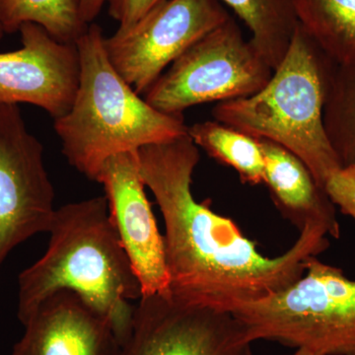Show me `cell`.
<instances>
[{"instance_id":"6da1fadb","label":"cell","mask_w":355,"mask_h":355,"mask_svg":"<svg viewBox=\"0 0 355 355\" xmlns=\"http://www.w3.org/2000/svg\"><path fill=\"white\" fill-rule=\"evenodd\" d=\"M137 158L164 219L170 292L178 298L227 311L291 286L310 258L330 247L326 230L310 223L284 254L263 256L232 219L196 200L191 183L200 155L189 133L141 147Z\"/></svg>"},{"instance_id":"7a4b0ae2","label":"cell","mask_w":355,"mask_h":355,"mask_svg":"<svg viewBox=\"0 0 355 355\" xmlns=\"http://www.w3.org/2000/svg\"><path fill=\"white\" fill-rule=\"evenodd\" d=\"M48 249L18 279L17 317L24 326L44 299L60 291L78 294L106 317L121 347L132 334L141 286L109 214L105 196L55 209Z\"/></svg>"},{"instance_id":"3957f363","label":"cell","mask_w":355,"mask_h":355,"mask_svg":"<svg viewBox=\"0 0 355 355\" xmlns=\"http://www.w3.org/2000/svg\"><path fill=\"white\" fill-rule=\"evenodd\" d=\"M104 40L102 28L92 23L76 42L78 88L69 111L53 123L69 164L94 182L113 156L188 133L183 114L158 111L125 83Z\"/></svg>"},{"instance_id":"277c9868","label":"cell","mask_w":355,"mask_h":355,"mask_svg":"<svg viewBox=\"0 0 355 355\" xmlns=\"http://www.w3.org/2000/svg\"><path fill=\"white\" fill-rule=\"evenodd\" d=\"M336 65L298 25L286 57L265 87L249 97L217 103L212 116L284 147L305 163L324 189L328 178L343 167L324 125Z\"/></svg>"},{"instance_id":"5b68a950","label":"cell","mask_w":355,"mask_h":355,"mask_svg":"<svg viewBox=\"0 0 355 355\" xmlns=\"http://www.w3.org/2000/svg\"><path fill=\"white\" fill-rule=\"evenodd\" d=\"M252 343L277 342L324 355H355V282L312 257L304 275L279 292L227 310Z\"/></svg>"},{"instance_id":"8992f818","label":"cell","mask_w":355,"mask_h":355,"mask_svg":"<svg viewBox=\"0 0 355 355\" xmlns=\"http://www.w3.org/2000/svg\"><path fill=\"white\" fill-rule=\"evenodd\" d=\"M272 74L230 17L178 58L146 91L144 100L162 113L183 114L197 105L256 94Z\"/></svg>"},{"instance_id":"52a82bcc","label":"cell","mask_w":355,"mask_h":355,"mask_svg":"<svg viewBox=\"0 0 355 355\" xmlns=\"http://www.w3.org/2000/svg\"><path fill=\"white\" fill-rule=\"evenodd\" d=\"M230 17L219 0H164L130 27L105 37V50L125 83L146 94L166 67Z\"/></svg>"},{"instance_id":"ba28073f","label":"cell","mask_w":355,"mask_h":355,"mask_svg":"<svg viewBox=\"0 0 355 355\" xmlns=\"http://www.w3.org/2000/svg\"><path fill=\"white\" fill-rule=\"evenodd\" d=\"M252 343L232 313L169 291L140 297L123 355H253Z\"/></svg>"},{"instance_id":"9c48e42d","label":"cell","mask_w":355,"mask_h":355,"mask_svg":"<svg viewBox=\"0 0 355 355\" xmlns=\"http://www.w3.org/2000/svg\"><path fill=\"white\" fill-rule=\"evenodd\" d=\"M55 198L43 144L18 105H0V265L21 243L49 232Z\"/></svg>"},{"instance_id":"30bf717a","label":"cell","mask_w":355,"mask_h":355,"mask_svg":"<svg viewBox=\"0 0 355 355\" xmlns=\"http://www.w3.org/2000/svg\"><path fill=\"white\" fill-rule=\"evenodd\" d=\"M96 182L104 188L110 217L139 279L141 296L169 292L164 236L147 198L137 151L108 159Z\"/></svg>"},{"instance_id":"8fae6325","label":"cell","mask_w":355,"mask_h":355,"mask_svg":"<svg viewBox=\"0 0 355 355\" xmlns=\"http://www.w3.org/2000/svg\"><path fill=\"white\" fill-rule=\"evenodd\" d=\"M19 32V50L0 53V105H34L57 120L69 111L78 88L76 44L58 41L35 23Z\"/></svg>"},{"instance_id":"7c38bea8","label":"cell","mask_w":355,"mask_h":355,"mask_svg":"<svg viewBox=\"0 0 355 355\" xmlns=\"http://www.w3.org/2000/svg\"><path fill=\"white\" fill-rule=\"evenodd\" d=\"M24 327L11 355H123L109 320L70 291L44 299Z\"/></svg>"},{"instance_id":"4fadbf2b","label":"cell","mask_w":355,"mask_h":355,"mask_svg":"<svg viewBox=\"0 0 355 355\" xmlns=\"http://www.w3.org/2000/svg\"><path fill=\"white\" fill-rule=\"evenodd\" d=\"M259 140L265 160L263 184L282 216L300 231L307 224H317L338 239L340 227L336 205L305 163L275 142Z\"/></svg>"},{"instance_id":"5bb4252c","label":"cell","mask_w":355,"mask_h":355,"mask_svg":"<svg viewBox=\"0 0 355 355\" xmlns=\"http://www.w3.org/2000/svg\"><path fill=\"white\" fill-rule=\"evenodd\" d=\"M298 24L331 62H355V0H293Z\"/></svg>"},{"instance_id":"9a60e30c","label":"cell","mask_w":355,"mask_h":355,"mask_svg":"<svg viewBox=\"0 0 355 355\" xmlns=\"http://www.w3.org/2000/svg\"><path fill=\"white\" fill-rule=\"evenodd\" d=\"M251 33V43L273 70L282 62L298 27L293 0H219Z\"/></svg>"},{"instance_id":"2e32d148","label":"cell","mask_w":355,"mask_h":355,"mask_svg":"<svg viewBox=\"0 0 355 355\" xmlns=\"http://www.w3.org/2000/svg\"><path fill=\"white\" fill-rule=\"evenodd\" d=\"M188 133L198 148L234 169L243 184H263L265 160L260 140L217 121L193 123Z\"/></svg>"},{"instance_id":"e0dca14e","label":"cell","mask_w":355,"mask_h":355,"mask_svg":"<svg viewBox=\"0 0 355 355\" xmlns=\"http://www.w3.org/2000/svg\"><path fill=\"white\" fill-rule=\"evenodd\" d=\"M25 23L38 24L67 44H76L89 26L81 18L78 0H0L4 34L19 32Z\"/></svg>"},{"instance_id":"ac0fdd59","label":"cell","mask_w":355,"mask_h":355,"mask_svg":"<svg viewBox=\"0 0 355 355\" xmlns=\"http://www.w3.org/2000/svg\"><path fill=\"white\" fill-rule=\"evenodd\" d=\"M324 125L343 166L355 159V62L336 65L324 109Z\"/></svg>"},{"instance_id":"d6986e66","label":"cell","mask_w":355,"mask_h":355,"mask_svg":"<svg viewBox=\"0 0 355 355\" xmlns=\"http://www.w3.org/2000/svg\"><path fill=\"white\" fill-rule=\"evenodd\" d=\"M324 189L331 202L355 220V164L343 166L334 172Z\"/></svg>"},{"instance_id":"ffe728a7","label":"cell","mask_w":355,"mask_h":355,"mask_svg":"<svg viewBox=\"0 0 355 355\" xmlns=\"http://www.w3.org/2000/svg\"><path fill=\"white\" fill-rule=\"evenodd\" d=\"M164 0H107L109 15L127 29Z\"/></svg>"},{"instance_id":"44dd1931","label":"cell","mask_w":355,"mask_h":355,"mask_svg":"<svg viewBox=\"0 0 355 355\" xmlns=\"http://www.w3.org/2000/svg\"><path fill=\"white\" fill-rule=\"evenodd\" d=\"M105 4L107 0H78L79 11L84 23L92 24Z\"/></svg>"},{"instance_id":"7402d4cb","label":"cell","mask_w":355,"mask_h":355,"mask_svg":"<svg viewBox=\"0 0 355 355\" xmlns=\"http://www.w3.org/2000/svg\"><path fill=\"white\" fill-rule=\"evenodd\" d=\"M289 355H324L319 354V352H313V350L307 349H297L292 354Z\"/></svg>"},{"instance_id":"603a6c76","label":"cell","mask_w":355,"mask_h":355,"mask_svg":"<svg viewBox=\"0 0 355 355\" xmlns=\"http://www.w3.org/2000/svg\"><path fill=\"white\" fill-rule=\"evenodd\" d=\"M4 36V32L3 30H2L1 26H0V41H1V39L3 38Z\"/></svg>"},{"instance_id":"cb8c5ba5","label":"cell","mask_w":355,"mask_h":355,"mask_svg":"<svg viewBox=\"0 0 355 355\" xmlns=\"http://www.w3.org/2000/svg\"><path fill=\"white\" fill-rule=\"evenodd\" d=\"M354 164H355V159H354Z\"/></svg>"}]
</instances>
